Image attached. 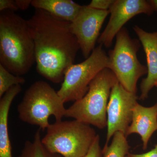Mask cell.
Listing matches in <instances>:
<instances>
[{
    "label": "cell",
    "instance_id": "obj_13",
    "mask_svg": "<svg viewBox=\"0 0 157 157\" xmlns=\"http://www.w3.org/2000/svg\"><path fill=\"white\" fill-rule=\"evenodd\" d=\"M21 85L14 86L7 91L0 100V157H12L9 129V109L14 98L21 92Z\"/></svg>",
    "mask_w": 157,
    "mask_h": 157
},
{
    "label": "cell",
    "instance_id": "obj_4",
    "mask_svg": "<svg viewBox=\"0 0 157 157\" xmlns=\"http://www.w3.org/2000/svg\"><path fill=\"white\" fill-rule=\"evenodd\" d=\"M64 103L48 83L42 80L36 81L26 90L17 106L19 118L44 131L50 125L48 118L51 116L55 117L56 121H62L67 110Z\"/></svg>",
    "mask_w": 157,
    "mask_h": 157
},
{
    "label": "cell",
    "instance_id": "obj_6",
    "mask_svg": "<svg viewBox=\"0 0 157 157\" xmlns=\"http://www.w3.org/2000/svg\"><path fill=\"white\" fill-rule=\"evenodd\" d=\"M116 39L114 48L108 53L107 68L127 90L136 93L138 79L147 73V66L142 64L137 58L140 42L137 39H132L125 28L118 33Z\"/></svg>",
    "mask_w": 157,
    "mask_h": 157
},
{
    "label": "cell",
    "instance_id": "obj_10",
    "mask_svg": "<svg viewBox=\"0 0 157 157\" xmlns=\"http://www.w3.org/2000/svg\"><path fill=\"white\" fill-rule=\"evenodd\" d=\"M110 17L98 43L106 48L112 45L113 39L125 24L137 14L151 15L154 11L148 1L115 0L109 9Z\"/></svg>",
    "mask_w": 157,
    "mask_h": 157
},
{
    "label": "cell",
    "instance_id": "obj_25",
    "mask_svg": "<svg viewBox=\"0 0 157 157\" xmlns=\"http://www.w3.org/2000/svg\"><path fill=\"white\" fill-rule=\"evenodd\" d=\"M156 86V87H157V84L156 85V86Z\"/></svg>",
    "mask_w": 157,
    "mask_h": 157
},
{
    "label": "cell",
    "instance_id": "obj_7",
    "mask_svg": "<svg viewBox=\"0 0 157 157\" xmlns=\"http://www.w3.org/2000/svg\"><path fill=\"white\" fill-rule=\"evenodd\" d=\"M108 65V55L102 45H98L85 60L68 68L58 94L64 103L81 99L87 93L91 81Z\"/></svg>",
    "mask_w": 157,
    "mask_h": 157
},
{
    "label": "cell",
    "instance_id": "obj_3",
    "mask_svg": "<svg viewBox=\"0 0 157 157\" xmlns=\"http://www.w3.org/2000/svg\"><path fill=\"white\" fill-rule=\"evenodd\" d=\"M118 82L109 69L102 70L90 83L85 95L67 109L65 117L104 129L107 127V107L111 90Z\"/></svg>",
    "mask_w": 157,
    "mask_h": 157
},
{
    "label": "cell",
    "instance_id": "obj_11",
    "mask_svg": "<svg viewBox=\"0 0 157 157\" xmlns=\"http://www.w3.org/2000/svg\"><path fill=\"white\" fill-rule=\"evenodd\" d=\"M133 29L143 46L146 57L147 76L140 83L139 98L144 101L157 84V31L148 33L137 25L134 26Z\"/></svg>",
    "mask_w": 157,
    "mask_h": 157
},
{
    "label": "cell",
    "instance_id": "obj_21",
    "mask_svg": "<svg viewBox=\"0 0 157 157\" xmlns=\"http://www.w3.org/2000/svg\"><path fill=\"white\" fill-rule=\"evenodd\" d=\"M128 155L129 157H157V144L155 145L154 148L145 153L140 154L129 153Z\"/></svg>",
    "mask_w": 157,
    "mask_h": 157
},
{
    "label": "cell",
    "instance_id": "obj_19",
    "mask_svg": "<svg viewBox=\"0 0 157 157\" xmlns=\"http://www.w3.org/2000/svg\"><path fill=\"white\" fill-rule=\"evenodd\" d=\"M102 150L100 146V137L97 135L87 154L83 157H102Z\"/></svg>",
    "mask_w": 157,
    "mask_h": 157
},
{
    "label": "cell",
    "instance_id": "obj_2",
    "mask_svg": "<svg viewBox=\"0 0 157 157\" xmlns=\"http://www.w3.org/2000/svg\"><path fill=\"white\" fill-rule=\"evenodd\" d=\"M35 62V45L27 20L15 11L1 12L0 65L20 76L26 74Z\"/></svg>",
    "mask_w": 157,
    "mask_h": 157
},
{
    "label": "cell",
    "instance_id": "obj_20",
    "mask_svg": "<svg viewBox=\"0 0 157 157\" xmlns=\"http://www.w3.org/2000/svg\"><path fill=\"white\" fill-rule=\"evenodd\" d=\"M18 10L15 1L13 0H1L0 1V11L10 10L15 11Z\"/></svg>",
    "mask_w": 157,
    "mask_h": 157
},
{
    "label": "cell",
    "instance_id": "obj_17",
    "mask_svg": "<svg viewBox=\"0 0 157 157\" xmlns=\"http://www.w3.org/2000/svg\"><path fill=\"white\" fill-rule=\"evenodd\" d=\"M25 82L24 78L12 74L0 65V98L14 86L21 85Z\"/></svg>",
    "mask_w": 157,
    "mask_h": 157
},
{
    "label": "cell",
    "instance_id": "obj_14",
    "mask_svg": "<svg viewBox=\"0 0 157 157\" xmlns=\"http://www.w3.org/2000/svg\"><path fill=\"white\" fill-rule=\"evenodd\" d=\"M31 6L69 22L74 20L82 7L72 0H33Z\"/></svg>",
    "mask_w": 157,
    "mask_h": 157
},
{
    "label": "cell",
    "instance_id": "obj_22",
    "mask_svg": "<svg viewBox=\"0 0 157 157\" xmlns=\"http://www.w3.org/2000/svg\"><path fill=\"white\" fill-rule=\"evenodd\" d=\"M32 1L31 0H16L15 2L18 10H25L31 5Z\"/></svg>",
    "mask_w": 157,
    "mask_h": 157
},
{
    "label": "cell",
    "instance_id": "obj_1",
    "mask_svg": "<svg viewBox=\"0 0 157 157\" xmlns=\"http://www.w3.org/2000/svg\"><path fill=\"white\" fill-rule=\"evenodd\" d=\"M27 21L35 45L37 72L53 83L63 82L80 49L70 22L39 9Z\"/></svg>",
    "mask_w": 157,
    "mask_h": 157
},
{
    "label": "cell",
    "instance_id": "obj_12",
    "mask_svg": "<svg viewBox=\"0 0 157 157\" xmlns=\"http://www.w3.org/2000/svg\"><path fill=\"white\" fill-rule=\"evenodd\" d=\"M157 131V103L150 107H145L138 103L133 109L132 122L127 130V137L137 134L141 137L143 150L147 148L150 139Z\"/></svg>",
    "mask_w": 157,
    "mask_h": 157
},
{
    "label": "cell",
    "instance_id": "obj_24",
    "mask_svg": "<svg viewBox=\"0 0 157 157\" xmlns=\"http://www.w3.org/2000/svg\"><path fill=\"white\" fill-rule=\"evenodd\" d=\"M126 157H129L128 156V155Z\"/></svg>",
    "mask_w": 157,
    "mask_h": 157
},
{
    "label": "cell",
    "instance_id": "obj_15",
    "mask_svg": "<svg viewBox=\"0 0 157 157\" xmlns=\"http://www.w3.org/2000/svg\"><path fill=\"white\" fill-rule=\"evenodd\" d=\"M41 129L37 130L33 141H26L21 153L17 157H63L58 154L49 151L42 144Z\"/></svg>",
    "mask_w": 157,
    "mask_h": 157
},
{
    "label": "cell",
    "instance_id": "obj_16",
    "mask_svg": "<svg viewBox=\"0 0 157 157\" xmlns=\"http://www.w3.org/2000/svg\"><path fill=\"white\" fill-rule=\"evenodd\" d=\"M130 146L124 134L117 132L113 136L110 145L104 146L102 150L103 157H126Z\"/></svg>",
    "mask_w": 157,
    "mask_h": 157
},
{
    "label": "cell",
    "instance_id": "obj_8",
    "mask_svg": "<svg viewBox=\"0 0 157 157\" xmlns=\"http://www.w3.org/2000/svg\"><path fill=\"white\" fill-rule=\"evenodd\" d=\"M136 93L127 90L118 82L112 88L107 110V134L105 146L117 132L125 135L132 122L133 109L137 104Z\"/></svg>",
    "mask_w": 157,
    "mask_h": 157
},
{
    "label": "cell",
    "instance_id": "obj_18",
    "mask_svg": "<svg viewBox=\"0 0 157 157\" xmlns=\"http://www.w3.org/2000/svg\"><path fill=\"white\" fill-rule=\"evenodd\" d=\"M114 1L115 0H93L88 6L97 10L108 11Z\"/></svg>",
    "mask_w": 157,
    "mask_h": 157
},
{
    "label": "cell",
    "instance_id": "obj_9",
    "mask_svg": "<svg viewBox=\"0 0 157 157\" xmlns=\"http://www.w3.org/2000/svg\"><path fill=\"white\" fill-rule=\"evenodd\" d=\"M109 10L101 11L82 6L80 11L72 22L70 29L75 36L83 56L87 59L95 47L100 32Z\"/></svg>",
    "mask_w": 157,
    "mask_h": 157
},
{
    "label": "cell",
    "instance_id": "obj_23",
    "mask_svg": "<svg viewBox=\"0 0 157 157\" xmlns=\"http://www.w3.org/2000/svg\"><path fill=\"white\" fill-rule=\"evenodd\" d=\"M148 1L153 11H157V0H149Z\"/></svg>",
    "mask_w": 157,
    "mask_h": 157
},
{
    "label": "cell",
    "instance_id": "obj_5",
    "mask_svg": "<svg viewBox=\"0 0 157 157\" xmlns=\"http://www.w3.org/2000/svg\"><path fill=\"white\" fill-rule=\"evenodd\" d=\"M90 125L76 120L56 121L50 124L42 139L45 148L63 157H83L97 136Z\"/></svg>",
    "mask_w": 157,
    "mask_h": 157
}]
</instances>
